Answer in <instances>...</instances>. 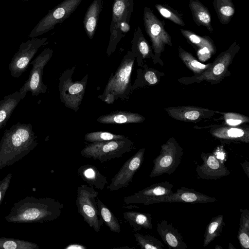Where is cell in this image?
<instances>
[{
    "label": "cell",
    "instance_id": "17",
    "mask_svg": "<svg viewBox=\"0 0 249 249\" xmlns=\"http://www.w3.org/2000/svg\"><path fill=\"white\" fill-rule=\"evenodd\" d=\"M239 48L236 42L226 52L221 53L213 64L196 78L198 81H217L225 74L232 60L233 53Z\"/></svg>",
    "mask_w": 249,
    "mask_h": 249
},
{
    "label": "cell",
    "instance_id": "25",
    "mask_svg": "<svg viewBox=\"0 0 249 249\" xmlns=\"http://www.w3.org/2000/svg\"><path fill=\"white\" fill-rule=\"evenodd\" d=\"M22 100L18 91L5 96L0 100V129L4 127L15 109Z\"/></svg>",
    "mask_w": 249,
    "mask_h": 249
},
{
    "label": "cell",
    "instance_id": "35",
    "mask_svg": "<svg viewBox=\"0 0 249 249\" xmlns=\"http://www.w3.org/2000/svg\"><path fill=\"white\" fill-rule=\"evenodd\" d=\"M134 235L135 241L142 249H163L164 248L161 241L151 235H143L138 232Z\"/></svg>",
    "mask_w": 249,
    "mask_h": 249
},
{
    "label": "cell",
    "instance_id": "45",
    "mask_svg": "<svg viewBox=\"0 0 249 249\" xmlns=\"http://www.w3.org/2000/svg\"><path fill=\"white\" fill-rule=\"evenodd\" d=\"M228 249H236V248L233 246V245L231 243H230L229 244Z\"/></svg>",
    "mask_w": 249,
    "mask_h": 249
},
{
    "label": "cell",
    "instance_id": "27",
    "mask_svg": "<svg viewBox=\"0 0 249 249\" xmlns=\"http://www.w3.org/2000/svg\"><path fill=\"white\" fill-rule=\"evenodd\" d=\"M214 137L223 140L248 143L249 132L238 128L220 127L212 132Z\"/></svg>",
    "mask_w": 249,
    "mask_h": 249
},
{
    "label": "cell",
    "instance_id": "3",
    "mask_svg": "<svg viewBox=\"0 0 249 249\" xmlns=\"http://www.w3.org/2000/svg\"><path fill=\"white\" fill-rule=\"evenodd\" d=\"M135 57L131 51L123 56L116 71L108 79L103 93L98 98L107 104L118 99H125L132 89L131 75Z\"/></svg>",
    "mask_w": 249,
    "mask_h": 249
},
{
    "label": "cell",
    "instance_id": "8",
    "mask_svg": "<svg viewBox=\"0 0 249 249\" xmlns=\"http://www.w3.org/2000/svg\"><path fill=\"white\" fill-rule=\"evenodd\" d=\"M183 149L173 138L161 146L160 154L153 160L154 166L149 176L154 178L166 174L171 175L179 165Z\"/></svg>",
    "mask_w": 249,
    "mask_h": 249
},
{
    "label": "cell",
    "instance_id": "10",
    "mask_svg": "<svg viewBox=\"0 0 249 249\" xmlns=\"http://www.w3.org/2000/svg\"><path fill=\"white\" fill-rule=\"evenodd\" d=\"M53 54V50L51 48H46L30 62L33 67L28 78L18 91L21 100L24 99L29 91L31 92L33 96H37L46 92L47 87L43 82V69Z\"/></svg>",
    "mask_w": 249,
    "mask_h": 249
},
{
    "label": "cell",
    "instance_id": "29",
    "mask_svg": "<svg viewBox=\"0 0 249 249\" xmlns=\"http://www.w3.org/2000/svg\"><path fill=\"white\" fill-rule=\"evenodd\" d=\"M213 5L220 22L228 24L235 13L232 0H213Z\"/></svg>",
    "mask_w": 249,
    "mask_h": 249
},
{
    "label": "cell",
    "instance_id": "7",
    "mask_svg": "<svg viewBox=\"0 0 249 249\" xmlns=\"http://www.w3.org/2000/svg\"><path fill=\"white\" fill-rule=\"evenodd\" d=\"M98 192L93 186L81 184L77 187L76 204L77 212L89 226L99 232L103 221L100 215L96 198Z\"/></svg>",
    "mask_w": 249,
    "mask_h": 249
},
{
    "label": "cell",
    "instance_id": "20",
    "mask_svg": "<svg viewBox=\"0 0 249 249\" xmlns=\"http://www.w3.org/2000/svg\"><path fill=\"white\" fill-rule=\"evenodd\" d=\"M78 175L90 186L103 190L107 184V178L97 168L91 164L80 166L77 170Z\"/></svg>",
    "mask_w": 249,
    "mask_h": 249
},
{
    "label": "cell",
    "instance_id": "19",
    "mask_svg": "<svg viewBox=\"0 0 249 249\" xmlns=\"http://www.w3.org/2000/svg\"><path fill=\"white\" fill-rule=\"evenodd\" d=\"M172 118L184 121H194L210 116L212 111L199 107H178L165 109Z\"/></svg>",
    "mask_w": 249,
    "mask_h": 249
},
{
    "label": "cell",
    "instance_id": "31",
    "mask_svg": "<svg viewBox=\"0 0 249 249\" xmlns=\"http://www.w3.org/2000/svg\"><path fill=\"white\" fill-rule=\"evenodd\" d=\"M179 31L186 39L199 48V49H207L212 54L215 53V45L213 40L209 36H200L187 30L181 29Z\"/></svg>",
    "mask_w": 249,
    "mask_h": 249
},
{
    "label": "cell",
    "instance_id": "46",
    "mask_svg": "<svg viewBox=\"0 0 249 249\" xmlns=\"http://www.w3.org/2000/svg\"><path fill=\"white\" fill-rule=\"evenodd\" d=\"M214 249H223V248L221 246L217 245L214 247Z\"/></svg>",
    "mask_w": 249,
    "mask_h": 249
},
{
    "label": "cell",
    "instance_id": "37",
    "mask_svg": "<svg viewBox=\"0 0 249 249\" xmlns=\"http://www.w3.org/2000/svg\"><path fill=\"white\" fill-rule=\"evenodd\" d=\"M155 7L162 17L178 25L181 26L185 25L182 18L177 11L160 4H157Z\"/></svg>",
    "mask_w": 249,
    "mask_h": 249
},
{
    "label": "cell",
    "instance_id": "15",
    "mask_svg": "<svg viewBox=\"0 0 249 249\" xmlns=\"http://www.w3.org/2000/svg\"><path fill=\"white\" fill-rule=\"evenodd\" d=\"M200 158L202 163L197 165L196 169L199 178L206 180H216L231 174L223 162L218 160L213 153H202Z\"/></svg>",
    "mask_w": 249,
    "mask_h": 249
},
{
    "label": "cell",
    "instance_id": "43",
    "mask_svg": "<svg viewBox=\"0 0 249 249\" xmlns=\"http://www.w3.org/2000/svg\"><path fill=\"white\" fill-rule=\"evenodd\" d=\"M242 166L243 169L245 173L247 176L248 178H249V162L247 160H245L244 162L240 163Z\"/></svg>",
    "mask_w": 249,
    "mask_h": 249
},
{
    "label": "cell",
    "instance_id": "16",
    "mask_svg": "<svg viewBox=\"0 0 249 249\" xmlns=\"http://www.w3.org/2000/svg\"><path fill=\"white\" fill-rule=\"evenodd\" d=\"M173 184L169 181L154 183L130 196L124 198V202L130 204H145L158 197L168 195L173 191Z\"/></svg>",
    "mask_w": 249,
    "mask_h": 249
},
{
    "label": "cell",
    "instance_id": "14",
    "mask_svg": "<svg viewBox=\"0 0 249 249\" xmlns=\"http://www.w3.org/2000/svg\"><path fill=\"white\" fill-rule=\"evenodd\" d=\"M217 200L213 197L197 192L192 188L181 186L176 192L158 197L147 201L145 205L162 202H182L187 203H212Z\"/></svg>",
    "mask_w": 249,
    "mask_h": 249
},
{
    "label": "cell",
    "instance_id": "40",
    "mask_svg": "<svg viewBox=\"0 0 249 249\" xmlns=\"http://www.w3.org/2000/svg\"><path fill=\"white\" fill-rule=\"evenodd\" d=\"M145 80L149 84L154 85L157 83L158 78L156 74L152 71H147L143 75Z\"/></svg>",
    "mask_w": 249,
    "mask_h": 249
},
{
    "label": "cell",
    "instance_id": "42",
    "mask_svg": "<svg viewBox=\"0 0 249 249\" xmlns=\"http://www.w3.org/2000/svg\"><path fill=\"white\" fill-rule=\"evenodd\" d=\"M87 248L82 245L72 244L68 245L65 249H86Z\"/></svg>",
    "mask_w": 249,
    "mask_h": 249
},
{
    "label": "cell",
    "instance_id": "47",
    "mask_svg": "<svg viewBox=\"0 0 249 249\" xmlns=\"http://www.w3.org/2000/svg\"><path fill=\"white\" fill-rule=\"evenodd\" d=\"M26 0V1H27V0Z\"/></svg>",
    "mask_w": 249,
    "mask_h": 249
},
{
    "label": "cell",
    "instance_id": "2",
    "mask_svg": "<svg viewBox=\"0 0 249 249\" xmlns=\"http://www.w3.org/2000/svg\"><path fill=\"white\" fill-rule=\"evenodd\" d=\"M37 144L30 123L18 122L5 130L0 141V170L21 160Z\"/></svg>",
    "mask_w": 249,
    "mask_h": 249
},
{
    "label": "cell",
    "instance_id": "26",
    "mask_svg": "<svg viewBox=\"0 0 249 249\" xmlns=\"http://www.w3.org/2000/svg\"><path fill=\"white\" fill-rule=\"evenodd\" d=\"M131 45V52L137 57V60L149 57L152 53L151 48L139 26L134 33Z\"/></svg>",
    "mask_w": 249,
    "mask_h": 249
},
{
    "label": "cell",
    "instance_id": "28",
    "mask_svg": "<svg viewBox=\"0 0 249 249\" xmlns=\"http://www.w3.org/2000/svg\"><path fill=\"white\" fill-rule=\"evenodd\" d=\"M225 225L222 214L212 217L205 231L203 246L207 247L216 237L220 236Z\"/></svg>",
    "mask_w": 249,
    "mask_h": 249
},
{
    "label": "cell",
    "instance_id": "24",
    "mask_svg": "<svg viewBox=\"0 0 249 249\" xmlns=\"http://www.w3.org/2000/svg\"><path fill=\"white\" fill-rule=\"evenodd\" d=\"M189 5L193 18L196 25L204 26L209 32H213L211 16L207 8L198 0H190Z\"/></svg>",
    "mask_w": 249,
    "mask_h": 249
},
{
    "label": "cell",
    "instance_id": "33",
    "mask_svg": "<svg viewBox=\"0 0 249 249\" xmlns=\"http://www.w3.org/2000/svg\"><path fill=\"white\" fill-rule=\"evenodd\" d=\"M39 246L32 242L16 238L0 237V249H38Z\"/></svg>",
    "mask_w": 249,
    "mask_h": 249
},
{
    "label": "cell",
    "instance_id": "6",
    "mask_svg": "<svg viewBox=\"0 0 249 249\" xmlns=\"http://www.w3.org/2000/svg\"><path fill=\"white\" fill-rule=\"evenodd\" d=\"M75 66L63 71L59 78V91L61 101L68 108L77 112L84 97L88 80L86 74L81 80L73 81Z\"/></svg>",
    "mask_w": 249,
    "mask_h": 249
},
{
    "label": "cell",
    "instance_id": "18",
    "mask_svg": "<svg viewBox=\"0 0 249 249\" xmlns=\"http://www.w3.org/2000/svg\"><path fill=\"white\" fill-rule=\"evenodd\" d=\"M157 231L163 242L169 249H187V244L178 230L163 219L158 223Z\"/></svg>",
    "mask_w": 249,
    "mask_h": 249
},
{
    "label": "cell",
    "instance_id": "38",
    "mask_svg": "<svg viewBox=\"0 0 249 249\" xmlns=\"http://www.w3.org/2000/svg\"><path fill=\"white\" fill-rule=\"evenodd\" d=\"M226 123L231 126L239 125L244 122H248L249 119L242 115L228 113L224 115Z\"/></svg>",
    "mask_w": 249,
    "mask_h": 249
},
{
    "label": "cell",
    "instance_id": "44",
    "mask_svg": "<svg viewBox=\"0 0 249 249\" xmlns=\"http://www.w3.org/2000/svg\"><path fill=\"white\" fill-rule=\"evenodd\" d=\"M113 249H135V248H129L128 246H125L123 247H118V248H114Z\"/></svg>",
    "mask_w": 249,
    "mask_h": 249
},
{
    "label": "cell",
    "instance_id": "11",
    "mask_svg": "<svg viewBox=\"0 0 249 249\" xmlns=\"http://www.w3.org/2000/svg\"><path fill=\"white\" fill-rule=\"evenodd\" d=\"M47 39V37L31 38L20 45L8 65L12 77L19 78L21 76L28 68L38 49L48 44Z\"/></svg>",
    "mask_w": 249,
    "mask_h": 249
},
{
    "label": "cell",
    "instance_id": "5",
    "mask_svg": "<svg viewBox=\"0 0 249 249\" xmlns=\"http://www.w3.org/2000/svg\"><path fill=\"white\" fill-rule=\"evenodd\" d=\"M134 148V143L126 137L122 140L91 142L85 146L80 155L102 163L122 158L124 154L130 152Z\"/></svg>",
    "mask_w": 249,
    "mask_h": 249
},
{
    "label": "cell",
    "instance_id": "41",
    "mask_svg": "<svg viewBox=\"0 0 249 249\" xmlns=\"http://www.w3.org/2000/svg\"><path fill=\"white\" fill-rule=\"evenodd\" d=\"M213 154L218 160L222 162L225 159V153L222 150H217L214 153H213Z\"/></svg>",
    "mask_w": 249,
    "mask_h": 249
},
{
    "label": "cell",
    "instance_id": "21",
    "mask_svg": "<svg viewBox=\"0 0 249 249\" xmlns=\"http://www.w3.org/2000/svg\"><path fill=\"white\" fill-rule=\"evenodd\" d=\"M145 118L142 115L128 111H117L101 116L97 121L105 124L140 123Z\"/></svg>",
    "mask_w": 249,
    "mask_h": 249
},
{
    "label": "cell",
    "instance_id": "32",
    "mask_svg": "<svg viewBox=\"0 0 249 249\" xmlns=\"http://www.w3.org/2000/svg\"><path fill=\"white\" fill-rule=\"evenodd\" d=\"M241 217L237 237L242 249L249 248V210L240 209Z\"/></svg>",
    "mask_w": 249,
    "mask_h": 249
},
{
    "label": "cell",
    "instance_id": "22",
    "mask_svg": "<svg viewBox=\"0 0 249 249\" xmlns=\"http://www.w3.org/2000/svg\"><path fill=\"white\" fill-rule=\"evenodd\" d=\"M103 7L102 0H93L88 7L83 20L84 28L89 37L93 38Z\"/></svg>",
    "mask_w": 249,
    "mask_h": 249
},
{
    "label": "cell",
    "instance_id": "36",
    "mask_svg": "<svg viewBox=\"0 0 249 249\" xmlns=\"http://www.w3.org/2000/svg\"><path fill=\"white\" fill-rule=\"evenodd\" d=\"M126 138L121 134H116L106 131H95L86 134L84 140L87 142H101L122 140Z\"/></svg>",
    "mask_w": 249,
    "mask_h": 249
},
{
    "label": "cell",
    "instance_id": "12",
    "mask_svg": "<svg viewBox=\"0 0 249 249\" xmlns=\"http://www.w3.org/2000/svg\"><path fill=\"white\" fill-rule=\"evenodd\" d=\"M143 19L145 31L156 54L162 52L165 45L172 46L171 37L164 28V21L160 20L147 7L144 8Z\"/></svg>",
    "mask_w": 249,
    "mask_h": 249
},
{
    "label": "cell",
    "instance_id": "30",
    "mask_svg": "<svg viewBox=\"0 0 249 249\" xmlns=\"http://www.w3.org/2000/svg\"><path fill=\"white\" fill-rule=\"evenodd\" d=\"M96 201L100 215L104 223L111 231L119 233L121 226L118 219L99 198H96Z\"/></svg>",
    "mask_w": 249,
    "mask_h": 249
},
{
    "label": "cell",
    "instance_id": "34",
    "mask_svg": "<svg viewBox=\"0 0 249 249\" xmlns=\"http://www.w3.org/2000/svg\"><path fill=\"white\" fill-rule=\"evenodd\" d=\"M178 53L182 61L194 73L201 74L211 65V64L206 65L200 63L191 53L185 51L181 47L178 48Z\"/></svg>",
    "mask_w": 249,
    "mask_h": 249
},
{
    "label": "cell",
    "instance_id": "39",
    "mask_svg": "<svg viewBox=\"0 0 249 249\" xmlns=\"http://www.w3.org/2000/svg\"><path fill=\"white\" fill-rule=\"evenodd\" d=\"M12 177V174L9 173L3 178L0 180V206L9 187Z\"/></svg>",
    "mask_w": 249,
    "mask_h": 249
},
{
    "label": "cell",
    "instance_id": "23",
    "mask_svg": "<svg viewBox=\"0 0 249 249\" xmlns=\"http://www.w3.org/2000/svg\"><path fill=\"white\" fill-rule=\"evenodd\" d=\"M123 218L134 231L142 229H152V215L150 213L134 211H126L123 213Z\"/></svg>",
    "mask_w": 249,
    "mask_h": 249
},
{
    "label": "cell",
    "instance_id": "9",
    "mask_svg": "<svg viewBox=\"0 0 249 249\" xmlns=\"http://www.w3.org/2000/svg\"><path fill=\"white\" fill-rule=\"evenodd\" d=\"M83 0H64L49 10L31 31L28 37H36L54 28L68 18L77 9Z\"/></svg>",
    "mask_w": 249,
    "mask_h": 249
},
{
    "label": "cell",
    "instance_id": "4",
    "mask_svg": "<svg viewBox=\"0 0 249 249\" xmlns=\"http://www.w3.org/2000/svg\"><path fill=\"white\" fill-rule=\"evenodd\" d=\"M134 4V0H114L110 26V37L107 50V56L115 52L119 42L129 31V21Z\"/></svg>",
    "mask_w": 249,
    "mask_h": 249
},
{
    "label": "cell",
    "instance_id": "13",
    "mask_svg": "<svg viewBox=\"0 0 249 249\" xmlns=\"http://www.w3.org/2000/svg\"><path fill=\"white\" fill-rule=\"evenodd\" d=\"M145 150L144 148H141L124 163L111 179L110 184L107 187L110 191H117L126 188L132 181L135 174L143 161Z\"/></svg>",
    "mask_w": 249,
    "mask_h": 249
},
{
    "label": "cell",
    "instance_id": "1",
    "mask_svg": "<svg viewBox=\"0 0 249 249\" xmlns=\"http://www.w3.org/2000/svg\"><path fill=\"white\" fill-rule=\"evenodd\" d=\"M63 204L51 197L26 196L15 202L4 217L14 223H41L56 220L60 216Z\"/></svg>",
    "mask_w": 249,
    "mask_h": 249
}]
</instances>
